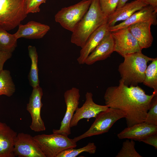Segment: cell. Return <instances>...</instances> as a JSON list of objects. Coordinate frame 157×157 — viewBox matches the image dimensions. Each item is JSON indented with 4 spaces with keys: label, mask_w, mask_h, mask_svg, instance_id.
<instances>
[{
    "label": "cell",
    "mask_w": 157,
    "mask_h": 157,
    "mask_svg": "<svg viewBox=\"0 0 157 157\" xmlns=\"http://www.w3.org/2000/svg\"><path fill=\"white\" fill-rule=\"evenodd\" d=\"M145 85L153 89V93L157 94V58H154L147 66L142 83Z\"/></svg>",
    "instance_id": "22"
},
{
    "label": "cell",
    "mask_w": 157,
    "mask_h": 157,
    "mask_svg": "<svg viewBox=\"0 0 157 157\" xmlns=\"http://www.w3.org/2000/svg\"><path fill=\"white\" fill-rule=\"evenodd\" d=\"M119 65L118 71L121 79L128 86H137L144 80L148 63L154 58L143 54L142 52L127 54Z\"/></svg>",
    "instance_id": "3"
},
{
    "label": "cell",
    "mask_w": 157,
    "mask_h": 157,
    "mask_svg": "<svg viewBox=\"0 0 157 157\" xmlns=\"http://www.w3.org/2000/svg\"><path fill=\"white\" fill-rule=\"evenodd\" d=\"M96 149L94 143L90 142L86 146L80 148H71L65 149L59 154L56 157H75L83 152L94 154Z\"/></svg>",
    "instance_id": "25"
},
{
    "label": "cell",
    "mask_w": 157,
    "mask_h": 157,
    "mask_svg": "<svg viewBox=\"0 0 157 157\" xmlns=\"http://www.w3.org/2000/svg\"><path fill=\"white\" fill-rule=\"evenodd\" d=\"M92 97L91 92H86L85 103L81 107L77 108L71 119V128L76 126L79 121L82 119L95 118L99 113L108 109L109 107L106 105L96 104L93 101Z\"/></svg>",
    "instance_id": "12"
},
{
    "label": "cell",
    "mask_w": 157,
    "mask_h": 157,
    "mask_svg": "<svg viewBox=\"0 0 157 157\" xmlns=\"http://www.w3.org/2000/svg\"><path fill=\"white\" fill-rule=\"evenodd\" d=\"M114 45L113 40L109 31L87 57L85 64L91 65L110 57L114 51Z\"/></svg>",
    "instance_id": "15"
},
{
    "label": "cell",
    "mask_w": 157,
    "mask_h": 157,
    "mask_svg": "<svg viewBox=\"0 0 157 157\" xmlns=\"http://www.w3.org/2000/svg\"><path fill=\"white\" fill-rule=\"evenodd\" d=\"M34 139L45 157H56L63 151L68 149L75 148L76 143L68 136L53 133L36 135Z\"/></svg>",
    "instance_id": "5"
},
{
    "label": "cell",
    "mask_w": 157,
    "mask_h": 157,
    "mask_svg": "<svg viewBox=\"0 0 157 157\" xmlns=\"http://www.w3.org/2000/svg\"><path fill=\"white\" fill-rule=\"evenodd\" d=\"M157 133V126L145 122L127 127L117 134L120 139H128L140 142L151 134Z\"/></svg>",
    "instance_id": "14"
},
{
    "label": "cell",
    "mask_w": 157,
    "mask_h": 157,
    "mask_svg": "<svg viewBox=\"0 0 157 157\" xmlns=\"http://www.w3.org/2000/svg\"><path fill=\"white\" fill-rule=\"evenodd\" d=\"M109 32V27L106 23L92 33L80 51V55L77 59L79 64H85L87 57Z\"/></svg>",
    "instance_id": "17"
},
{
    "label": "cell",
    "mask_w": 157,
    "mask_h": 157,
    "mask_svg": "<svg viewBox=\"0 0 157 157\" xmlns=\"http://www.w3.org/2000/svg\"><path fill=\"white\" fill-rule=\"evenodd\" d=\"M15 156L19 157H45L30 134L20 133L17 134L13 149Z\"/></svg>",
    "instance_id": "11"
},
{
    "label": "cell",
    "mask_w": 157,
    "mask_h": 157,
    "mask_svg": "<svg viewBox=\"0 0 157 157\" xmlns=\"http://www.w3.org/2000/svg\"><path fill=\"white\" fill-rule=\"evenodd\" d=\"M138 85L128 86L120 79L118 85L108 87L104 99L109 108L119 110L126 114L127 127L145 122L152 99Z\"/></svg>",
    "instance_id": "1"
},
{
    "label": "cell",
    "mask_w": 157,
    "mask_h": 157,
    "mask_svg": "<svg viewBox=\"0 0 157 157\" xmlns=\"http://www.w3.org/2000/svg\"><path fill=\"white\" fill-rule=\"evenodd\" d=\"M119 0H99L101 10L106 17L116 10Z\"/></svg>",
    "instance_id": "28"
},
{
    "label": "cell",
    "mask_w": 157,
    "mask_h": 157,
    "mask_svg": "<svg viewBox=\"0 0 157 157\" xmlns=\"http://www.w3.org/2000/svg\"><path fill=\"white\" fill-rule=\"evenodd\" d=\"M114 41V51L123 57L127 54L142 52L136 39L129 30L128 27L111 32Z\"/></svg>",
    "instance_id": "8"
},
{
    "label": "cell",
    "mask_w": 157,
    "mask_h": 157,
    "mask_svg": "<svg viewBox=\"0 0 157 157\" xmlns=\"http://www.w3.org/2000/svg\"><path fill=\"white\" fill-rule=\"evenodd\" d=\"M47 0H26V12L29 13H35L40 11V6L42 3H46Z\"/></svg>",
    "instance_id": "29"
},
{
    "label": "cell",
    "mask_w": 157,
    "mask_h": 157,
    "mask_svg": "<svg viewBox=\"0 0 157 157\" xmlns=\"http://www.w3.org/2000/svg\"><path fill=\"white\" fill-rule=\"evenodd\" d=\"M157 9L150 5H147L135 12L126 20L119 24L109 27V31L113 32L128 27L134 24L143 22H150L153 25L157 24Z\"/></svg>",
    "instance_id": "13"
},
{
    "label": "cell",
    "mask_w": 157,
    "mask_h": 157,
    "mask_svg": "<svg viewBox=\"0 0 157 157\" xmlns=\"http://www.w3.org/2000/svg\"><path fill=\"white\" fill-rule=\"evenodd\" d=\"M43 95L42 89L40 86L33 88L26 106V110L30 113L32 119L30 127L35 132L44 131L46 129L41 116V110L43 106L41 99Z\"/></svg>",
    "instance_id": "10"
},
{
    "label": "cell",
    "mask_w": 157,
    "mask_h": 157,
    "mask_svg": "<svg viewBox=\"0 0 157 157\" xmlns=\"http://www.w3.org/2000/svg\"><path fill=\"white\" fill-rule=\"evenodd\" d=\"M107 19L101 10L99 0H92L88 11L72 32L71 43L81 48L92 33L106 23Z\"/></svg>",
    "instance_id": "2"
},
{
    "label": "cell",
    "mask_w": 157,
    "mask_h": 157,
    "mask_svg": "<svg viewBox=\"0 0 157 157\" xmlns=\"http://www.w3.org/2000/svg\"><path fill=\"white\" fill-rule=\"evenodd\" d=\"M152 25L150 22H143L133 24L128 27L129 30L136 39L142 49L151 46L153 41L151 30Z\"/></svg>",
    "instance_id": "19"
},
{
    "label": "cell",
    "mask_w": 157,
    "mask_h": 157,
    "mask_svg": "<svg viewBox=\"0 0 157 157\" xmlns=\"http://www.w3.org/2000/svg\"><path fill=\"white\" fill-rule=\"evenodd\" d=\"M80 96L79 90L75 87L64 92V97L66 106V112L61 122L60 129H53V133L67 136L70 134V122L75 112L78 107Z\"/></svg>",
    "instance_id": "9"
},
{
    "label": "cell",
    "mask_w": 157,
    "mask_h": 157,
    "mask_svg": "<svg viewBox=\"0 0 157 157\" xmlns=\"http://www.w3.org/2000/svg\"><path fill=\"white\" fill-rule=\"evenodd\" d=\"M17 133L6 123L0 122V157H14L13 149Z\"/></svg>",
    "instance_id": "20"
},
{
    "label": "cell",
    "mask_w": 157,
    "mask_h": 157,
    "mask_svg": "<svg viewBox=\"0 0 157 157\" xmlns=\"http://www.w3.org/2000/svg\"><path fill=\"white\" fill-rule=\"evenodd\" d=\"M141 141L154 147L157 149V133L151 134L142 139Z\"/></svg>",
    "instance_id": "30"
},
{
    "label": "cell",
    "mask_w": 157,
    "mask_h": 157,
    "mask_svg": "<svg viewBox=\"0 0 157 157\" xmlns=\"http://www.w3.org/2000/svg\"><path fill=\"white\" fill-rule=\"evenodd\" d=\"M0 28V50L12 53L17 46V39L14 34Z\"/></svg>",
    "instance_id": "24"
},
{
    "label": "cell",
    "mask_w": 157,
    "mask_h": 157,
    "mask_svg": "<svg viewBox=\"0 0 157 157\" xmlns=\"http://www.w3.org/2000/svg\"><path fill=\"white\" fill-rule=\"evenodd\" d=\"M125 116V113L122 111L109 108L96 116L94 122L86 132L72 139L76 143L83 139L107 133L116 122Z\"/></svg>",
    "instance_id": "6"
},
{
    "label": "cell",
    "mask_w": 157,
    "mask_h": 157,
    "mask_svg": "<svg viewBox=\"0 0 157 157\" xmlns=\"http://www.w3.org/2000/svg\"><path fill=\"white\" fill-rule=\"evenodd\" d=\"M148 5L140 0H135L126 3L116 8L115 11L107 17L106 24L108 26H112L117 22L124 21L135 12Z\"/></svg>",
    "instance_id": "18"
},
{
    "label": "cell",
    "mask_w": 157,
    "mask_h": 157,
    "mask_svg": "<svg viewBox=\"0 0 157 157\" xmlns=\"http://www.w3.org/2000/svg\"><path fill=\"white\" fill-rule=\"evenodd\" d=\"M15 91V87L10 71L3 70L0 72V96H12Z\"/></svg>",
    "instance_id": "23"
},
{
    "label": "cell",
    "mask_w": 157,
    "mask_h": 157,
    "mask_svg": "<svg viewBox=\"0 0 157 157\" xmlns=\"http://www.w3.org/2000/svg\"><path fill=\"white\" fill-rule=\"evenodd\" d=\"M147 5L152 6L155 9H157V0H140Z\"/></svg>",
    "instance_id": "32"
},
{
    "label": "cell",
    "mask_w": 157,
    "mask_h": 157,
    "mask_svg": "<svg viewBox=\"0 0 157 157\" xmlns=\"http://www.w3.org/2000/svg\"><path fill=\"white\" fill-rule=\"evenodd\" d=\"M12 56V53L0 50V72L3 70L5 62Z\"/></svg>",
    "instance_id": "31"
},
{
    "label": "cell",
    "mask_w": 157,
    "mask_h": 157,
    "mask_svg": "<svg viewBox=\"0 0 157 157\" xmlns=\"http://www.w3.org/2000/svg\"><path fill=\"white\" fill-rule=\"evenodd\" d=\"M92 0H82L78 3L62 8L55 15L56 22L72 32L88 11Z\"/></svg>",
    "instance_id": "7"
},
{
    "label": "cell",
    "mask_w": 157,
    "mask_h": 157,
    "mask_svg": "<svg viewBox=\"0 0 157 157\" xmlns=\"http://www.w3.org/2000/svg\"><path fill=\"white\" fill-rule=\"evenodd\" d=\"M128 0H119L117 8H119L125 4Z\"/></svg>",
    "instance_id": "33"
},
{
    "label": "cell",
    "mask_w": 157,
    "mask_h": 157,
    "mask_svg": "<svg viewBox=\"0 0 157 157\" xmlns=\"http://www.w3.org/2000/svg\"><path fill=\"white\" fill-rule=\"evenodd\" d=\"M26 0H0V28L9 31L27 16Z\"/></svg>",
    "instance_id": "4"
},
{
    "label": "cell",
    "mask_w": 157,
    "mask_h": 157,
    "mask_svg": "<svg viewBox=\"0 0 157 157\" xmlns=\"http://www.w3.org/2000/svg\"><path fill=\"white\" fill-rule=\"evenodd\" d=\"M135 143L134 140L129 139L124 142L122 147L116 157H142L136 151L135 146Z\"/></svg>",
    "instance_id": "26"
},
{
    "label": "cell",
    "mask_w": 157,
    "mask_h": 157,
    "mask_svg": "<svg viewBox=\"0 0 157 157\" xmlns=\"http://www.w3.org/2000/svg\"><path fill=\"white\" fill-rule=\"evenodd\" d=\"M18 29L14 34L16 38L39 39L43 38L50 30L48 25L33 21L28 22L24 25L19 24Z\"/></svg>",
    "instance_id": "16"
},
{
    "label": "cell",
    "mask_w": 157,
    "mask_h": 157,
    "mask_svg": "<svg viewBox=\"0 0 157 157\" xmlns=\"http://www.w3.org/2000/svg\"><path fill=\"white\" fill-rule=\"evenodd\" d=\"M145 122L157 126V94L152 99Z\"/></svg>",
    "instance_id": "27"
},
{
    "label": "cell",
    "mask_w": 157,
    "mask_h": 157,
    "mask_svg": "<svg viewBox=\"0 0 157 157\" xmlns=\"http://www.w3.org/2000/svg\"><path fill=\"white\" fill-rule=\"evenodd\" d=\"M28 49L29 56L31 60V68L28 78L30 85L33 88L39 86L38 65V56L36 49L35 46L29 45Z\"/></svg>",
    "instance_id": "21"
}]
</instances>
